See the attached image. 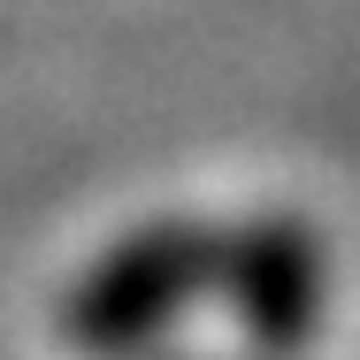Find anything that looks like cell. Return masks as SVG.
I'll return each mask as SVG.
<instances>
[{"label": "cell", "mask_w": 360, "mask_h": 360, "mask_svg": "<svg viewBox=\"0 0 360 360\" xmlns=\"http://www.w3.org/2000/svg\"><path fill=\"white\" fill-rule=\"evenodd\" d=\"M215 269H222V222L153 215L108 238L70 276L54 330L77 360H139L161 338H176L192 307L215 299Z\"/></svg>", "instance_id": "obj_1"}, {"label": "cell", "mask_w": 360, "mask_h": 360, "mask_svg": "<svg viewBox=\"0 0 360 360\" xmlns=\"http://www.w3.org/2000/svg\"><path fill=\"white\" fill-rule=\"evenodd\" d=\"M215 299L230 307V322L245 330L253 353H269V360L307 353L322 314H330V245H322V230L299 215L222 222Z\"/></svg>", "instance_id": "obj_2"}]
</instances>
